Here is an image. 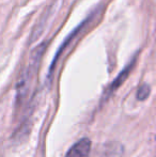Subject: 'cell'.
<instances>
[{"instance_id": "1", "label": "cell", "mask_w": 156, "mask_h": 157, "mask_svg": "<svg viewBox=\"0 0 156 157\" xmlns=\"http://www.w3.org/2000/svg\"><path fill=\"white\" fill-rule=\"evenodd\" d=\"M45 43L40 44L38 47L34 48V50L31 52V56L29 59V63H28L27 67L25 68L23 73H21V77L18 80V86H17V91H18V98L19 97H24L25 94L28 92L31 82L33 80V77L36 75V72L38 70L39 63L41 61V58L43 56L44 52H45Z\"/></svg>"}, {"instance_id": "2", "label": "cell", "mask_w": 156, "mask_h": 157, "mask_svg": "<svg viewBox=\"0 0 156 157\" xmlns=\"http://www.w3.org/2000/svg\"><path fill=\"white\" fill-rule=\"evenodd\" d=\"M90 153H91V141L87 138H83L76 142L69 150L65 157H89Z\"/></svg>"}, {"instance_id": "3", "label": "cell", "mask_w": 156, "mask_h": 157, "mask_svg": "<svg viewBox=\"0 0 156 157\" xmlns=\"http://www.w3.org/2000/svg\"><path fill=\"white\" fill-rule=\"evenodd\" d=\"M133 65H134V62H131V64H128V65L124 68V71H123V72H121L120 74H119V76L115 79V81L112 82V85L110 86V89H109V90H110V92L117 90L118 88L120 87L123 82H124L125 79H126L127 76H128L129 72H131V68H133Z\"/></svg>"}, {"instance_id": "4", "label": "cell", "mask_w": 156, "mask_h": 157, "mask_svg": "<svg viewBox=\"0 0 156 157\" xmlns=\"http://www.w3.org/2000/svg\"><path fill=\"white\" fill-rule=\"evenodd\" d=\"M150 92H151V89L148 85H142L137 91V98L139 99V101H144V99H146L149 97Z\"/></svg>"}]
</instances>
